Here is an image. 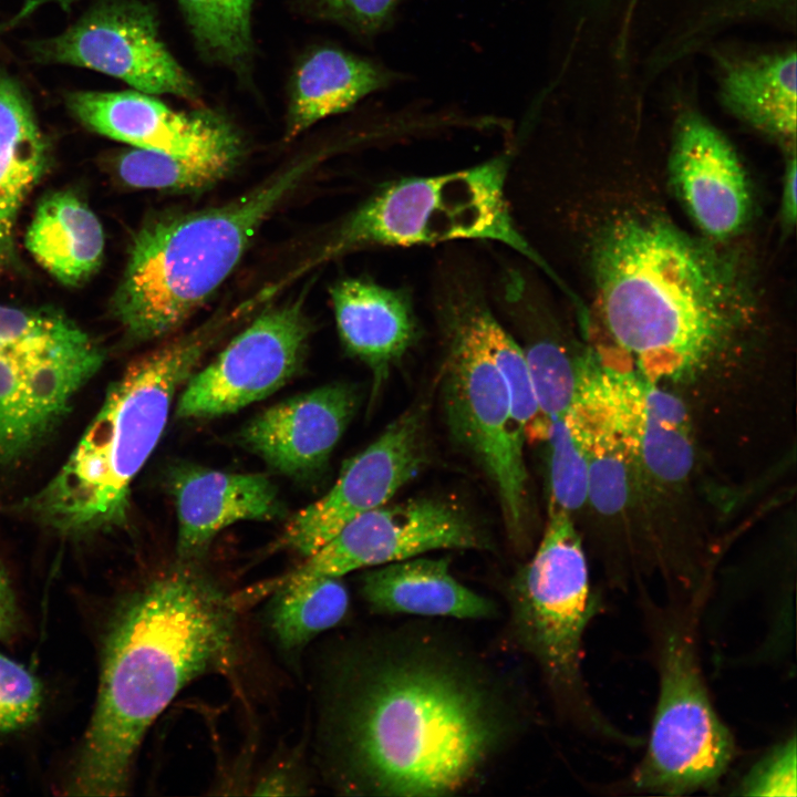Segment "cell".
Returning a JSON list of instances; mask_svg holds the SVG:
<instances>
[{"label": "cell", "instance_id": "obj_1", "mask_svg": "<svg viewBox=\"0 0 797 797\" xmlns=\"http://www.w3.org/2000/svg\"><path fill=\"white\" fill-rule=\"evenodd\" d=\"M477 655L426 628L395 630L351 652L324 715L337 786L424 797L478 784L520 717L511 690Z\"/></svg>", "mask_w": 797, "mask_h": 797}, {"label": "cell", "instance_id": "obj_2", "mask_svg": "<svg viewBox=\"0 0 797 797\" xmlns=\"http://www.w3.org/2000/svg\"><path fill=\"white\" fill-rule=\"evenodd\" d=\"M179 561L116 612L99 695L70 786L72 795L125 794L135 756L156 717L192 681L234 662L238 600Z\"/></svg>", "mask_w": 797, "mask_h": 797}, {"label": "cell", "instance_id": "obj_3", "mask_svg": "<svg viewBox=\"0 0 797 797\" xmlns=\"http://www.w3.org/2000/svg\"><path fill=\"white\" fill-rule=\"evenodd\" d=\"M597 304L614 348L646 380L696 372L751 319L738 269L662 217L623 213L592 245Z\"/></svg>", "mask_w": 797, "mask_h": 797}, {"label": "cell", "instance_id": "obj_4", "mask_svg": "<svg viewBox=\"0 0 797 797\" xmlns=\"http://www.w3.org/2000/svg\"><path fill=\"white\" fill-rule=\"evenodd\" d=\"M224 330L214 318L132 362L61 469L27 500L28 513L63 535L122 526L132 482L158 444L178 389Z\"/></svg>", "mask_w": 797, "mask_h": 797}, {"label": "cell", "instance_id": "obj_5", "mask_svg": "<svg viewBox=\"0 0 797 797\" xmlns=\"http://www.w3.org/2000/svg\"><path fill=\"white\" fill-rule=\"evenodd\" d=\"M319 158L300 159L225 205L145 222L111 302L125 335L145 342L178 329L228 278Z\"/></svg>", "mask_w": 797, "mask_h": 797}, {"label": "cell", "instance_id": "obj_6", "mask_svg": "<svg viewBox=\"0 0 797 797\" xmlns=\"http://www.w3.org/2000/svg\"><path fill=\"white\" fill-rule=\"evenodd\" d=\"M490 301L488 272L480 260L463 248L444 249L431 276L429 310L443 349L447 425L494 485L508 531L518 538L528 509L526 438L483 337L482 317Z\"/></svg>", "mask_w": 797, "mask_h": 797}, {"label": "cell", "instance_id": "obj_7", "mask_svg": "<svg viewBox=\"0 0 797 797\" xmlns=\"http://www.w3.org/2000/svg\"><path fill=\"white\" fill-rule=\"evenodd\" d=\"M658 673L646 749L632 772L636 793L684 796L715 789L736 755L735 738L710 696L700 654L705 604L654 599L639 590Z\"/></svg>", "mask_w": 797, "mask_h": 797}, {"label": "cell", "instance_id": "obj_8", "mask_svg": "<svg viewBox=\"0 0 797 797\" xmlns=\"http://www.w3.org/2000/svg\"><path fill=\"white\" fill-rule=\"evenodd\" d=\"M513 157L514 152H504L469 168L381 185L330 234L313 263L366 248L489 240L559 284V276L515 220L507 189Z\"/></svg>", "mask_w": 797, "mask_h": 797}, {"label": "cell", "instance_id": "obj_9", "mask_svg": "<svg viewBox=\"0 0 797 797\" xmlns=\"http://www.w3.org/2000/svg\"><path fill=\"white\" fill-rule=\"evenodd\" d=\"M508 601L514 638L539 666L565 716L596 738L640 745L602 714L584 680L583 638L602 604L572 516L549 509L540 544L514 577Z\"/></svg>", "mask_w": 797, "mask_h": 797}, {"label": "cell", "instance_id": "obj_10", "mask_svg": "<svg viewBox=\"0 0 797 797\" xmlns=\"http://www.w3.org/2000/svg\"><path fill=\"white\" fill-rule=\"evenodd\" d=\"M590 426L589 477L583 508L591 540L610 587L645 589L659 563L638 487L629 442L594 383L580 397Z\"/></svg>", "mask_w": 797, "mask_h": 797}, {"label": "cell", "instance_id": "obj_11", "mask_svg": "<svg viewBox=\"0 0 797 797\" xmlns=\"http://www.w3.org/2000/svg\"><path fill=\"white\" fill-rule=\"evenodd\" d=\"M29 52L40 63L86 68L139 92L199 102L198 86L162 40L156 11L142 0H95L61 34L30 43Z\"/></svg>", "mask_w": 797, "mask_h": 797}, {"label": "cell", "instance_id": "obj_12", "mask_svg": "<svg viewBox=\"0 0 797 797\" xmlns=\"http://www.w3.org/2000/svg\"><path fill=\"white\" fill-rule=\"evenodd\" d=\"M310 330L300 299L266 310L190 375L176 417L214 418L273 394L301 370Z\"/></svg>", "mask_w": 797, "mask_h": 797}, {"label": "cell", "instance_id": "obj_13", "mask_svg": "<svg viewBox=\"0 0 797 797\" xmlns=\"http://www.w3.org/2000/svg\"><path fill=\"white\" fill-rule=\"evenodd\" d=\"M488 548L485 532L460 506L441 498H413L386 503L355 517L279 579L341 577L433 550Z\"/></svg>", "mask_w": 797, "mask_h": 797}, {"label": "cell", "instance_id": "obj_14", "mask_svg": "<svg viewBox=\"0 0 797 797\" xmlns=\"http://www.w3.org/2000/svg\"><path fill=\"white\" fill-rule=\"evenodd\" d=\"M425 407L406 410L344 462L331 489L287 521L279 546L308 557L355 517L382 506L427 462Z\"/></svg>", "mask_w": 797, "mask_h": 797}, {"label": "cell", "instance_id": "obj_15", "mask_svg": "<svg viewBox=\"0 0 797 797\" xmlns=\"http://www.w3.org/2000/svg\"><path fill=\"white\" fill-rule=\"evenodd\" d=\"M65 103L89 130L135 148L192 157L242 154L237 130L213 111H176L136 90L77 91Z\"/></svg>", "mask_w": 797, "mask_h": 797}, {"label": "cell", "instance_id": "obj_16", "mask_svg": "<svg viewBox=\"0 0 797 797\" xmlns=\"http://www.w3.org/2000/svg\"><path fill=\"white\" fill-rule=\"evenodd\" d=\"M673 190L693 224L711 240L743 230L752 214L749 183L729 141L700 113L683 112L669 158Z\"/></svg>", "mask_w": 797, "mask_h": 797}, {"label": "cell", "instance_id": "obj_17", "mask_svg": "<svg viewBox=\"0 0 797 797\" xmlns=\"http://www.w3.org/2000/svg\"><path fill=\"white\" fill-rule=\"evenodd\" d=\"M358 404L354 385L329 383L261 411L240 428L237 442L273 470L310 478L325 467Z\"/></svg>", "mask_w": 797, "mask_h": 797}, {"label": "cell", "instance_id": "obj_18", "mask_svg": "<svg viewBox=\"0 0 797 797\" xmlns=\"http://www.w3.org/2000/svg\"><path fill=\"white\" fill-rule=\"evenodd\" d=\"M92 375V361L80 348L46 354L0 352V465L32 452Z\"/></svg>", "mask_w": 797, "mask_h": 797}, {"label": "cell", "instance_id": "obj_19", "mask_svg": "<svg viewBox=\"0 0 797 797\" xmlns=\"http://www.w3.org/2000/svg\"><path fill=\"white\" fill-rule=\"evenodd\" d=\"M169 488L178 520L179 561H194L235 522L271 521L287 515L276 485L263 474L183 465L172 473Z\"/></svg>", "mask_w": 797, "mask_h": 797}, {"label": "cell", "instance_id": "obj_20", "mask_svg": "<svg viewBox=\"0 0 797 797\" xmlns=\"http://www.w3.org/2000/svg\"><path fill=\"white\" fill-rule=\"evenodd\" d=\"M330 297L343 348L368 365L381 385L420 337L411 293L370 278L348 277L332 286Z\"/></svg>", "mask_w": 797, "mask_h": 797}, {"label": "cell", "instance_id": "obj_21", "mask_svg": "<svg viewBox=\"0 0 797 797\" xmlns=\"http://www.w3.org/2000/svg\"><path fill=\"white\" fill-rule=\"evenodd\" d=\"M361 593L379 614L482 619L496 610L453 577L447 559L421 556L374 567L362 578Z\"/></svg>", "mask_w": 797, "mask_h": 797}, {"label": "cell", "instance_id": "obj_22", "mask_svg": "<svg viewBox=\"0 0 797 797\" xmlns=\"http://www.w3.org/2000/svg\"><path fill=\"white\" fill-rule=\"evenodd\" d=\"M48 161L49 144L30 99L0 72V278L14 266L17 220Z\"/></svg>", "mask_w": 797, "mask_h": 797}, {"label": "cell", "instance_id": "obj_23", "mask_svg": "<svg viewBox=\"0 0 797 797\" xmlns=\"http://www.w3.org/2000/svg\"><path fill=\"white\" fill-rule=\"evenodd\" d=\"M392 81L389 70L369 59L333 46L311 51L297 65L291 80L286 139L350 110Z\"/></svg>", "mask_w": 797, "mask_h": 797}, {"label": "cell", "instance_id": "obj_24", "mask_svg": "<svg viewBox=\"0 0 797 797\" xmlns=\"http://www.w3.org/2000/svg\"><path fill=\"white\" fill-rule=\"evenodd\" d=\"M24 244L59 282L79 287L100 269L105 238L101 221L87 204L71 190H59L40 200Z\"/></svg>", "mask_w": 797, "mask_h": 797}, {"label": "cell", "instance_id": "obj_25", "mask_svg": "<svg viewBox=\"0 0 797 797\" xmlns=\"http://www.w3.org/2000/svg\"><path fill=\"white\" fill-rule=\"evenodd\" d=\"M796 51L785 50L724 63L718 96L737 118L795 146L797 94Z\"/></svg>", "mask_w": 797, "mask_h": 797}, {"label": "cell", "instance_id": "obj_26", "mask_svg": "<svg viewBox=\"0 0 797 797\" xmlns=\"http://www.w3.org/2000/svg\"><path fill=\"white\" fill-rule=\"evenodd\" d=\"M275 596L269 621L277 641L287 650L306 645L345 617L350 599L340 577L277 579L268 584Z\"/></svg>", "mask_w": 797, "mask_h": 797}, {"label": "cell", "instance_id": "obj_27", "mask_svg": "<svg viewBox=\"0 0 797 797\" xmlns=\"http://www.w3.org/2000/svg\"><path fill=\"white\" fill-rule=\"evenodd\" d=\"M199 54L239 76L253 54L252 0H177Z\"/></svg>", "mask_w": 797, "mask_h": 797}, {"label": "cell", "instance_id": "obj_28", "mask_svg": "<svg viewBox=\"0 0 797 797\" xmlns=\"http://www.w3.org/2000/svg\"><path fill=\"white\" fill-rule=\"evenodd\" d=\"M549 509L575 518L583 511L589 477L590 426L578 401L565 414L548 421Z\"/></svg>", "mask_w": 797, "mask_h": 797}, {"label": "cell", "instance_id": "obj_29", "mask_svg": "<svg viewBox=\"0 0 797 797\" xmlns=\"http://www.w3.org/2000/svg\"><path fill=\"white\" fill-rule=\"evenodd\" d=\"M240 156H182L135 148L122 152L115 161L118 178L134 188L195 192L225 177Z\"/></svg>", "mask_w": 797, "mask_h": 797}, {"label": "cell", "instance_id": "obj_30", "mask_svg": "<svg viewBox=\"0 0 797 797\" xmlns=\"http://www.w3.org/2000/svg\"><path fill=\"white\" fill-rule=\"evenodd\" d=\"M90 339L61 312L0 304V352L48 353Z\"/></svg>", "mask_w": 797, "mask_h": 797}, {"label": "cell", "instance_id": "obj_31", "mask_svg": "<svg viewBox=\"0 0 797 797\" xmlns=\"http://www.w3.org/2000/svg\"><path fill=\"white\" fill-rule=\"evenodd\" d=\"M796 735L793 733L764 754L743 776L735 795L794 797L797 791Z\"/></svg>", "mask_w": 797, "mask_h": 797}, {"label": "cell", "instance_id": "obj_32", "mask_svg": "<svg viewBox=\"0 0 797 797\" xmlns=\"http://www.w3.org/2000/svg\"><path fill=\"white\" fill-rule=\"evenodd\" d=\"M42 704L39 680L21 663L0 652V732L31 724Z\"/></svg>", "mask_w": 797, "mask_h": 797}, {"label": "cell", "instance_id": "obj_33", "mask_svg": "<svg viewBox=\"0 0 797 797\" xmlns=\"http://www.w3.org/2000/svg\"><path fill=\"white\" fill-rule=\"evenodd\" d=\"M311 13L343 27L355 35L371 38L393 20L400 0H303Z\"/></svg>", "mask_w": 797, "mask_h": 797}, {"label": "cell", "instance_id": "obj_34", "mask_svg": "<svg viewBox=\"0 0 797 797\" xmlns=\"http://www.w3.org/2000/svg\"><path fill=\"white\" fill-rule=\"evenodd\" d=\"M795 0H720L703 19L694 25V29L685 35L689 37L703 32L722 22L736 18H744L762 13L770 9H780Z\"/></svg>", "mask_w": 797, "mask_h": 797}, {"label": "cell", "instance_id": "obj_35", "mask_svg": "<svg viewBox=\"0 0 797 797\" xmlns=\"http://www.w3.org/2000/svg\"><path fill=\"white\" fill-rule=\"evenodd\" d=\"M789 155L786 162L783 193H782V206L780 217L783 224L790 228L795 225L797 215V201H796V180H797V166H796V153L795 146L789 148Z\"/></svg>", "mask_w": 797, "mask_h": 797}, {"label": "cell", "instance_id": "obj_36", "mask_svg": "<svg viewBox=\"0 0 797 797\" xmlns=\"http://www.w3.org/2000/svg\"><path fill=\"white\" fill-rule=\"evenodd\" d=\"M18 615L14 594L3 565L0 561V639L12 636Z\"/></svg>", "mask_w": 797, "mask_h": 797}, {"label": "cell", "instance_id": "obj_37", "mask_svg": "<svg viewBox=\"0 0 797 797\" xmlns=\"http://www.w3.org/2000/svg\"><path fill=\"white\" fill-rule=\"evenodd\" d=\"M591 1H592L594 4H597V6H602V4H603L604 2H607L608 0H591Z\"/></svg>", "mask_w": 797, "mask_h": 797}, {"label": "cell", "instance_id": "obj_38", "mask_svg": "<svg viewBox=\"0 0 797 797\" xmlns=\"http://www.w3.org/2000/svg\"><path fill=\"white\" fill-rule=\"evenodd\" d=\"M2 31H3V29H2V27L0 25V33H2Z\"/></svg>", "mask_w": 797, "mask_h": 797}]
</instances>
